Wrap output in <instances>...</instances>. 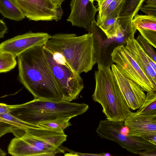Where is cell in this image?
<instances>
[{
    "instance_id": "cell-1",
    "label": "cell",
    "mask_w": 156,
    "mask_h": 156,
    "mask_svg": "<svg viewBox=\"0 0 156 156\" xmlns=\"http://www.w3.org/2000/svg\"><path fill=\"white\" fill-rule=\"evenodd\" d=\"M17 57L19 80L34 99L62 101V94L46 58L43 45L30 48Z\"/></svg>"
},
{
    "instance_id": "cell-2",
    "label": "cell",
    "mask_w": 156,
    "mask_h": 156,
    "mask_svg": "<svg viewBox=\"0 0 156 156\" xmlns=\"http://www.w3.org/2000/svg\"><path fill=\"white\" fill-rule=\"evenodd\" d=\"M51 53H58L74 72L80 74L91 71L96 63L92 33L77 36L58 33L51 36L43 45Z\"/></svg>"
},
{
    "instance_id": "cell-3",
    "label": "cell",
    "mask_w": 156,
    "mask_h": 156,
    "mask_svg": "<svg viewBox=\"0 0 156 156\" xmlns=\"http://www.w3.org/2000/svg\"><path fill=\"white\" fill-rule=\"evenodd\" d=\"M88 105L64 101L34 99L26 103L10 105V113L34 126L39 123L58 119L72 118L86 112Z\"/></svg>"
},
{
    "instance_id": "cell-4",
    "label": "cell",
    "mask_w": 156,
    "mask_h": 156,
    "mask_svg": "<svg viewBox=\"0 0 156 156\" xmlns=\"http://www.w3.org/2000/svg\"><path fill=\"white\" fill-rule=\"evenodd\" d=\"M67 135L61 132L41 128H28L20 137L12 140L8 152L15 156H53L64 153L60 148Z\"/></svg>"
},
{
    "instance_id": "cell-5",
    "label": "cell",
    "mask_w": 156,
    "mask_h": 156,
    "mask_svg": "<svg viewBox=\"0 0 156 156\" xmlns=\"http://www.w3.org/2000/svg\"><path fill=\"white\" fill-rule=\"evenodd\" d=\"M93 101L101 105L107 120L123 122L131 111L122 94L111 66H100L94 72Z\"/></svg>"
},
{
    "instance_id": "cell-6",
    "label": "cell",
    "mask_w": 156,
    "mask_h": 156,
    "mask_svg": "<svg viewBox=\"0 0 156 156\" xmlns=\"http://www.w3.org/2000/svg\"><path fill=\"white\" fill-rule=\"evenodd\" d=\"M96 132L101 138L115 142L133 154H138L141 151L156 148V145L147 139L129 135L128 128L123 122L101 120Z\"/></svg>"
},
{
    "instance_id": "cell-7",
    "label": "cell",
    "mask_w": 156,
    "mask_h": 156,
    "mask_svg": "<svg viewBox=\"0 0 156 156\" xmlns=\"http://www.w3.org/2000/svg\"><path fill=\"white\" fill-rule=\"evenodd\" d=\"M44 49L47 60L62 94V101H70L77 99L84 88L80 75L73 72L64 59L59 56H53Z\"/></svg>"
},
{
    "instance_id": "cell-8",
    "label": "cell",
    "mask_w": 156,
    "mask_h": 156,
    "mask_svg": "<svg viewBox=\"0 0 156 156\" xmlns=\"http://www.w3.org/2000/svg\"><path fill=\"white\" fill-rule=\"evenodd\" d=\"M112 62L123 75L140 85L147 93L156 91V86L139 65L124 45L115 47L111 53Z\"/></svg>"
},
{
    "instance_id": "cell-9",
    "label": "cell",
    "mask_w": 156,
    "mask_h": 156,
    "mask_svg": "<svg viewBox=\"0 0 156 156\" xmlns=\"http://www.w3.org/2000/svg\"><path fill=\"white\" fill-rule=\"evenodd\" d=\"M51 36L46 33L29 31L2 42L0 44V50L10 53L16 58L30 48L44 45Z\"/></svg>"
},
{
    "instance_id": "cell-10",
    "label": "cell",
    "mask_w": 156,
    "mask_h": 156,
    "mask_svg": "<svg viewBox=\"0 0 156 156\" xmlns=\"http://www.w3.org/2000/svg\"><path fill=\"white\" fill-rule=\"evenodd\" d=\"M123 122L129 135L145 138L156 145V115H141L130 111Z\"/></svg>"
},
{
    "instance_id": "cell-11",
    "label": "cell",
    "mask_w": 156,
    "mask_h": 156,
    "mask_svg": "<svg viewBox=\"0 0 156 156\" xmlns=\"http://www.w3.org/2000/svg\"><path fill=\"white\" fill-rule=\"evenodd\" d=\"M111 68L120 91L129 109H138L144 101V91L136 82L126 77L115 64Z\"/></svg>"
},
{
    "instance_id": "cell-12",
    "label": "cell",
    "mask_w": 156,
    "mask_h": 156,
    "mask_svg": "<svg viewBox=\"0 0 156 156\" xmlns=\"http://www.w3.org/2000/svg\"><path fill=\"white\" fill-rule=\"evenodd\" d=\"M25 17L37 21H52L56 18L57 5L50 0H15Z\"/></svg>"
},
{
    "instance_id": "cell-13",
    "label": "cell",
    "mask_w": 156,
    "mask_h": 156,
    "mask_svg": "<svg viewBox=\"0 0 156 156\" xmlns=\"http://www.w3.org/2000/svg\"><path fill=\"white\" fill-rule=\"evenodd\" d=\"M70 5L71 12L67 21L72 26L86 29L95 20L98 9L90 0H72Z\"/></svg>"
},
{
    "instance_id": "cell-14",
    "label": "cell",
    "mask_w": 156,
    "mask_h": 156,
    "mask_svg": "<svg viewBox=\"0 0 156 156\" xmlns=\"http://www.w3.org/2000/svg\"><path fill=\"white\" fill-rule=\"evenodd\" d=\"M125 44L139 65L156 86V62L146 53L134 37L128 39Z\"/></svg>"
},
{
    "instance_id": "cell-15",
    "label": "cell",
    "mask_w": 156,
    "mask_h": 156,
    "mask_svg": "<svg viewBox=\"0 0 156 156\" xmlns=\"http://www.w3.org/2000/svg\"><path fill=\"white\" fill-rule=\"evenodd\" d=\"M133 18L127 16L118 18L116 36L113 38L118 45H124L128 39L134 37L137 30L132 24Z\"/></svg>"
},
{
    "instance_id": "cell-16",
    "label": "cell",
    "mask_w": 156,
    "mask_h": 156,
    "mask_svg": "<svg viewBox=\"0 0 156 156\" xmlns=\"http://www.w3.org/2000/svg\"><path fill=\"white\" fill-rule=\"evenodd\" d=\"M27 124L10 112L0 114V138L4 134L19 129H26Z\"/></svg>"
},
{
    "instance_id": "cell-17",
    "label": "cell",
    "mask_w": 156,
    "mask_h": 156,
    "mask_svg": "<svg viewBox=\"0 0 156 156\" xmlns=\"http://www.w3.org/2000/svg\"><path fill=\"white\" fill-rule=\"evenodd\" d=\"M0 13L4 17L16 21L25 17L15 0H0Z\"/></svg>"
},
{
    "instance_id": "cell-18",
    "label": "cell",
    "mask_w": 156,
    "mask_h": 156,
    "mask_svg": "<svg viewBox=\"0 0 156 156\" xmlns=\"http://www.w3.org/2000/svg\"><path fill=\"white\" fill-rule=\"evenodd\" d=\"M132 20L133 27L136 30H151L156 31V16L136 14Z\"/></svg>"
},
{
    "instance_id": "cell-19",
    "label": "cell",
    "mask_w": 156,
    "mask_h": 156,
    "mask_svg": "<svg viewBox=\"0 0 156 156\" xmlns=\"http://www.w3.org/2000/svg\"><path fill=\"white\" fill-rule=\"evenodd\" d=\"M135 113L144 115H156V91L147 93L144 101Z\"/></svg>"
},
{
    "instance_id": "cell-20",
    "label": "cell",
    "mask_w": 156,
    "mask_h": 156,
    "mask_svg": "<svg viewBox=\"0 0 156 156\" xmlns=\"http://www.w3.org/2000/svg\"><path fill=\"white\" fill-rule=\"evenodd\" d=\"M71 118L56 119L39 123L38 127L56 131L63 132L64 130L71 125L70 120Z\"/></svg>"
},
{
    "instance_id": "cell-21",
    "label": "cell",
    "mask_w": 156,
    "mask_h": 156,
    "mask_svg": "<svg viewBox=\"0 0 156 156\" xmlns=\"http://www.w3.org/2000/svg\"><path fill=\"white\" fill-rule=\"evenodd\" d=\"M124 1L113 0L101 15L97 18V25H99L108 18L119 14Z\"/></svg>"
},
{
    "instance_id": "cell-22",
    "label": "cell",
    "mask_w": 156,
    "mask_h": 156,
    "mask_svg": "<svg viewBox=\"0 0 156 156\" xmlns=\"http://www.w3.org/2000/svg\"><path fill=\"white\" fill-rule=\"evenodd\" d=\"M145 0H125L119 17L129 16L133 18Z\"/></svg>"
},
{
    "instance_id": "cell-23",
    "label": "cell",
    "mask_w": 156,
    "mask_h": 156,
    "mask_svg": "<svg viewBox=\"0 0 156 156\" xmlns=\"http://www.w3.org/2000/svg\"><path fill=\"white\" fill-rule=\"evenodd\" d=\"M119 15L107 19L98 25L99 27L108 39H113L116 36L118 19Z\"/></svg>"
},
{
    "instance_id": "cell-24",
    "label": "cell",
    "mask_w": 156,
    "mask_h": 156,
    "mask_svg": "<svg viewBox=\"0 0 156 156\" xmlns=\"http://www.w3.org/2000/svg\"><path fill=\"white\" fill-rule=\"evenodd\" d=\"M11 54L5 52L0 53V73L9 72L16 66L17 62Z\"/></svg>"
},
{
    "instance_id": "cell-25",
    "label": "cell",
    "mask_w": 156,
    "mask_h": 156,
    "mask_svg": "<svg viewBox=\"0 0 156 156\" xmlns=\"http://www.w3.org/2000/svg\"><path fill=\"white\" fill-rule=\"evenodd\" d=\"M136 40L146 53L156 62V53L153 46L140 34Z\"/></svg>"
},
{
    "instance_id": "cell-26",
    "label": "cell",
    "mask_w": 156,
    "mask_h": 156,
    "mask_svg": "<svg viewBox=\"0 0 156 156\" xmlns=\"http://www.w3.org/2000/svg\"><path fill=\"white\" fill-rule=\"evenodd\" d=\"M140 10L147 15L156 16V0H147Z\"/></svg>"
},
{
    "instance_id": "cell-27",
    "label": "cell",
    "mask_w": 156,
    "mask_h": 156,
    "mask_svg": "<svg viewBox=\"0 0 156 156\" xmlns=\"http://www.w3.org/2000/svg\"><path fill=\"white\" fill-rule=\"evenodd\" d=\"M141 36L154 48H156V31L140 29L138 30Z\"/></svg>"
},
{
    "instance_id": "cell-28",
    "label": "cell",
    "mask_w": 156,
    "mask_h": 156,
    "mask_svg": "<svg viewBox=\"0 0 156 156\" xmlns=\"http://www.w3.org/2000/svg\"><path fill=\"white\" fill-rule=\"evenodd\" d=\"M113 0H96L98 2V11L97 17H99L103 13Z\"/></svg>"
},
{
    "instance_id": "cell-29",
    "label": "cell",
    "mask_w": 156,
    "mask_h": 156,
    "mask_svg": "<svg viewBox=\"0 0 156 156\" xmlns=\"http://www.w3.org/2000/svg\"><path fill=\"white\" fill-rule=\"evenodd\" d=\"M8 28L5 23L0 19V38L3 37L7 33Z\"/></svg>"
},
{
    "instance_id": "cell-30",
    "label": "cell",
    "mask_w": 156,
    "mask_h": 156,
    "mask_svg": "<svg viewBox=\"0 0 156 156\" xmlns=\"http://www.w3.org/2000/svg\"><path fill=\"white\" fill-rule=\"evenodd\" d=\"M56 12V18L55 20L57 21L61 19L63 13L61 5H57Z\"/></svg>"
},
{
    "instance_id": "cell-31",
    "label": "cell",
    "mask_w": 156,
    "mask_h": 156,
    "mask_svg": "<svg viewBox=\"0 0 156 156\" xmlns=\"http://www.w3.org/2000/svg\"><path fill=\"white\" fill-rule=\"evenodd\" d=\"M10 105L0 103V114L9 112Z\"/></svg>"
},
{
    "instance_id": "cell-32",
    "label": "cell",
    "mask_w": 156,
    "mask_h": 156,
    "mask_svg": "<svg viewBox=\"0 0 156 156\" xmlns=\"http://www.w3.org/2000/svg\"><path fill=\"white\" fill-rule=\"evenodd\" d=\"M56 5H61L66 0H50Z\"/></svg>"
},
{
    "instance_id": "cell-33",
    "label": "cell",
    "mask_w": 156,
    "mask_h": 156,
    "mask_svg": "<svg viewBox=\"0 0 156 156\" xmlns=\"http://www.w3.org/2000/svg\"><path fill=\"white\" fill-rule=\"evenodd\" d=\"M6 153L4 151L0 148V156H4L6 155Z\"/></svg>"
},
{
    "instance_id": "cell-34",
    "label": "cell",
    "mask_w": 156,
    "mask_h": 156,
    "mask_svg": "<svg viewBox=\"0 0 156 156\" xmlns=\"http://www.w3.org/2000/svg\"><path fill=\"white\" fill-rule=\"evenodd\" d=\"M91 2H94L95 1H96V0H90Z\"/></svg>"
},
{
    "instance_id": "cell-35",
    "label": "cell",
    "mask_w": 156,
    "mask_h": 156,
    "mask_svg": "<svg viewBox=\"0 0 156 156\" xmlns=\"http://www.w3.org/2000/svg\"><path fill=\"white\" fill-rule=\"evenodd\" d=\"M1 52H1V51L0 50V53Z\"/></svg>"
}]
</instances>
